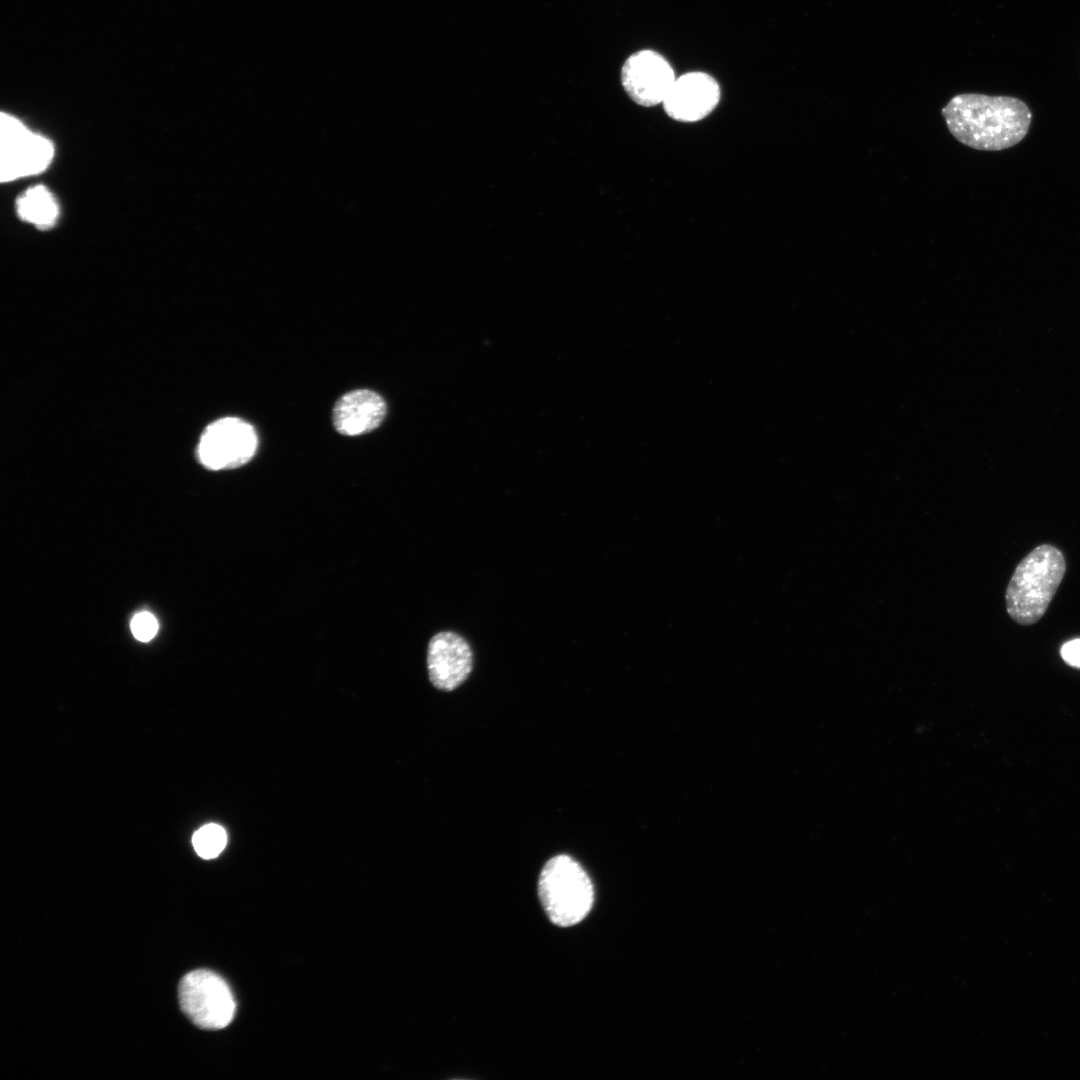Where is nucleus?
I'll list each match as a JSON object with an SVG mask.
<instances>
[{"instance_id": "f257e3e1", "label": "nucleus", "mask_w": 1080, "mask_h": 1080, "mask_svg": "<svg viewBox=\"0 0 1080 1080\" xmlns=\"http://www.w3.org/2000/svg\"><path fill=\"white\" fill-rule=\"evenodd\" d=\"M948 130L960 143L983 151H1000L1018 144L1028 133L1032 113L1011 96L962 93L942 109Z\"/></svg>"}, {"instance_id": "f03ea898", "label": "nucleus", "mask_w": 1080, "mask_h": 1080, "mask_svg": "<svg viewBox=\"0 0 1080 1080\" xmlns=\"http://www.w3.org/2000/svg\"><path fill=\"white\" fill-rule=\"evenodd\" d=\"M1065 572V558L1057 547L1042 544L1032 550L1017 565L1006 589V611L1010 618L1024 626L1038 622Z\"/></svg>"}, {"instance_id": "7ed1b4c3", "label": "nucleus", "mask_w": 1080, "mask_h": 1080, "mask_svg": "<svg viewBox=\"0 0 1080 1080\" xmlns=\"http://www.w3.org/2000/svg\"><path fill=\"white\" fill-rule=\"evenodd\" d=\"M538 894L551 922L562 927L583 920L594 898L589 876L568 855H557L546 862L539 876Z\"/></svg>"}, {"instance_id": "20e7f679", "label": "nucleus", "mask_w": 1080, "mask_h": 1080, "mask_svg": "<svg viewBox=\"0 0 1080 1080\" xmlns=\"http://www.w3.org/2000/svg\"><path fill=\"white\" fill-rule=\"evenodd\" d=\"M178 992L182 1011L202 1029H222L234 1017L236 1005L232 992L214 972L195 970L186 974Z\"/></svg>"}, {"instance_id": "39448f33", "label": "nucleus", "mask_w": 1080, "mask_h": 1080, "mask_svg": "<svg viewBox=\"0 0 1080 1080\" xmlns=\"http://www.w3.org/2000/svg\"><path fill=\"white\" fill-rule=\"evenodd\" d=\"M257 434L246 421L225 417L209 424L203 431L197 455L210 470L233 469L249 462L257 449Z\"/></svg>"}, {"instance_id": "423d86ee", "label": "nucleus", "mask_w": 1080, "mask_h": 1080, "mask_svg": "<svg viewBox=\"0 0 1080 1080\" xmlns=\"http://www.w3.org/2000/svg\"><path fill=\"white\" fill-rule=\"evenodd\" d=\"M0 125L2 182L37 174L49 165L54 148L47 138L9 114H1Z\"/></svg>"}, {"instance_id": "0eeeda50", "label": "nucleus", "mask_w": 1080, "mask_h": 1080, "mask_svg": "<svg viewBox=\"0 0 1080 1080\" xmlns=\"http://www.w3.org/2000/svg\"><path fill=\"white\" fill-rule=\"evenodd\" d=\"M675 79L670 63L653 50H641L630 55L621 69V83L625 92L636 104L644 107L663 103Z\"/></svg>"}, {"instance_id": "6e6552de", "label": "nucleus", "mask_w": 1080, "mask_h": 1080, "mask_svg": "<svg viewBox=\"0 0 1080 1080\" xmlns=\"http://www.w3.org/2000/svg\"><path fill=\"white\" fill-rule=\"evenodd\" d=\"M718 82L705 72H688L676 78L663 101L666 114L680 122H696L707 117L720 100Z\"/></svg>"}, {"instance_id": "1a4fd4ad", "label": "nucleus", "mask_w": 1080, "mask_h": 1080, "mask_svg": "<svg viewBox=\"0 0 1080 1080\" xmlns=\"http://www.w3.org/2000/svg\"><path fill=\"white\" fill-rule=\"evenodd\" d=\"M427 668L430 681L436 688L454 690L472 670V651L468 642L454 632L436 634L428 645Z\"/></svg>"}, {"instance_id": "9d476101", "label": "nucleus", "mask_w": 1080, "mask_h": 1080, "mask_svg": "<svg viewBox=\"0 0 1080 1080\" xmlns=\"http://www.w3.org/2000/svg\"><path fill=\"white\" fill-rule=\"evenodd\" d=\"M385 415L386 404L379 394L358 389L338 399L333 408L332 420L340 434L358 436L376 429Z\"/></svg>"}, {"instance_id": "9b49d317", "label": "nucleus", "mask_w": 1080, "mask_h": 1080, "mask_svg": "<svg viewBox=\"0 0 1080 1080\" xmlns=\"http://www.w3.org/2000/svg\"><path fill=\"white\" fill-rule=\"evenodd\" d=\"M16 210L20 218L40 229L53 226L59 215L55 198L42 185L33 186L22 193L17 199Z\"/></svg>"}, {"instance_id": "f8f14e48", "label": "nucleus", "mask_w": 1080, "mask_h": 1080, "mask_svg": "<svg viewBox=\"0 0 1080 1080\" xmlns=\"http://www.w3.org/2000/svg\"><path fill=\"white\" fill-rule=\"evenodd\" d=\"M227 835L223 827L210 823L199 828L192 837L197 854L204 859L217 857L224 849Z\"/></svg>"}, {"instance_id": "ddd939ff", "label": "nucleus", "mask_w": 1080, "mask_h": 1080, "mask_svg": "<svg viewBox=\"0 0 1080 1080\" xmlns=\"http://www.w3.org/2000/svg\"><path fill=\"white\" fill-rule=\"evenodd\" d=\"M130 628L133 636L141 641L148 642L154 638L158 631V622L149 612H140L131 620Z\"/></svg>"}, {"instance_id": "4468645a", "label": "nucleus", "mask_w": 1080, "mask_h": 1080, "mask_svg": "<svg viewBox=\"0 0 1080 1080\" xmlns=\"http://www.w3.org/2000/svg\"><path fill=\"white\" fill-rule=\"evenodd\" d=\"M1060 654L1066 663L1080 668V638L1064 643Z\"/></svg>"}]
</instances>
